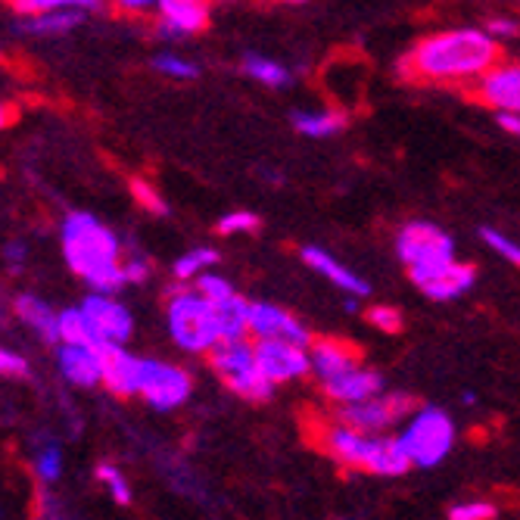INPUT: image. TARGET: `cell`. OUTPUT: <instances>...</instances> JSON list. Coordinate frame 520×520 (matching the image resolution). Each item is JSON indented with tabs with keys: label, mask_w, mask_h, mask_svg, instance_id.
<instances>
[{
	"label": "cell",
	"mask_w": 520,
	"mask_h": 520,
	"mask_svg": "<svg viewBox=\"0 0 520 520\" xmlns=\"http://www.w3.org/2000/svg\"><path fill=\"white\" fill-rule=\"evenodd\" d=\"M122 268H125V281H128V284H144V281L150 278L153 262H150L147 256H141L138 250H131V259L122 262Z\"/></svg>",
	"instance_id": "obj_38"
},
{
	"label": "cell",
	"mask_w": 520,
	"mask_h": 520,
	"mask_svg": "<svg viewBox=\"0 0 520 520\" xmlns=\"http://www.w3.org/2000/svg\"><path fill=\"white\" fill-rule=\"evenodd\" d=\"M383 383H387V380H383L380 371L359 368V371H352L346 377H337L331 383H321V390H324V396L331 399L337 408H343V405H359V402H368V399L380 396L383 393Z\"/></svg>",
	"instance_id": "obj_16"
},
{
	"label": "cell",
	"mask_w": 520,
	"mask_h": 520,
	"mask_svg": "<svg viewBox=\"0 0 520 520\" xmlns=\"http://www.w3.org/2000/svg\"><path fill=\"white\" fill-rule=\"evenodd\" d=\"M250 309H253V303H246V296H240V293H234L231 299L215 306L222 340H246V334H250Z\"/></svg>",
	"instance_id": "obj_24"
},
{
	"label": "cell",
	"mask_w": 520,
	"mask_h": 520,
	"mask_svg": "<svg viewBox=\"0 0 520 520\" xmlns=\"http://www.w3.org/2000/svg\"><path fill=\"white\" fill-rule=\"evenodd\" d=\"M365 318L383 334H402V327H405V315L396 306H371L365 312Z\"/></svg>",
	"instance_id": "obj_31"
},
{
	"label": "cell",
	"mask_w": 520,
	"mask_h": 520,
	"mask_svg": "<svg viewBox=\"0 0 520 520\" xmlns=\"http://www.w3.org/2000/svg\"><path fill=\"white\" fill-rule=\"evenodd\" d=\"M60 471H63V455H60V446L47 443V446L41 449V455H38V474H41V480H57Z\"/></svg>",
	"instance_id": "obj_37"
},
{
	"label": "cell",
	"mask_w": 520,
	"mask_h": 520,
	"mask_svg": "<svg viewBox=\"0 0 520 520\" xmlns=\"http://www.w3.org/2000/svg\"><path fill=\"white\" fill-rule=\"evenodd\" d=\"M66 262L78 278H85L94 293H119L125 281V268L119 259V237L100 225L88 212H72L63 225Z\"/></svg>",
	"instance_id": "obj_2"
},
{
	"label": "cell",
	"mask_w": 520,
	"mask_h": 520,
	"mask_svg": "<svg viewBox=\"0 0 520 520\" xmlns=\"http://www.w3.org/2000/svg\"><path fill=\"white\" fill-rule=\"evenodd\" d=\"M380 446H383V436H365V433L352 430L340 421L337 424H331V421L318 424V449L324 455H331L340 468L377 474Z\"/></svg>",
	"instance_id": "obj_8"
},
{
	"label": "cell",
	"mask_w": 520,
	"mask_h": 520,
	"mask_svg": "<svg viewBox=\"0 0 520 520\" xmlns=\"http://www.w3.org/2000/svg\"><path fill=\"white\" fill-rule=\"evenodd\" d=\"M474 94L480 103L496 109V113L520 116V63H499L477 81Z\"/></svg>",
	"instance_id": "obj_14"
},
{
	"label": "cell",
	"mask_w": 520,
	"mask_h": 520,
	"mask_svg": "<svg viewBox=\"0 0 520 520\" xmlns=\"http://www.w3.org/2000/svg\"><path fill=\"white\" fill-rule=\"evenodd\" d=\"M499 508L492 502H464L449 508V520H496Z\"/></svg>",
	"instance_id": "obj_35"
},
{
	"label": "cell",
	"mask_w": 520,
	"mask_h": 520,
	"mask_svg": "<svg viewBox=\"0 0 520 520\" xmlns=\"http://www.w3.org/2000/svg\"><path fill=\"white\" fill-rule=\"evenodd\" d=\"M78 22H81V10L66 7V10H53V13H44V16L25 19L22 29L29 32V35L47 38V35H66V32H72Z\"/></svg>",
	"instance_id": "obj_26"
},
{
	"label": "cell",
	"mask_w": 520,
	"mask_h": 520,
	"mask_svg": "<svg viewBox=\"0 0 520 520\" xmlns=\"http://www.w3.org/2000/svg\"><path fill=\"white\" fill-rule=\"evenodd\" d=\"M355 309H359V303H355V296H349L346 299V312H355Z\"/></svg>",
	"instance_id": "obj_45"
},
{
	"label": "cell",
	"mask_w": 520,
	"mask_h": 520,
	"mask_svg": "<svg viewBox=\"0 0 520 520\" xmlns=\"http://www.w3.org/2000/svg\"><path fill=\"white\" fill-rule=\"evenodd\" d=\"M97 477H100L103 483H109V489H113V499H116L119 505H131V486H128V480L122 477L119 468H113V464H97Z\"/></svg>",
	"instance_id": "obj_34"
},
{
	"label": "cell",
	"mask_w": 520,
	"mask_h": 520,
	"mask_svg": "<svg viewBox=\"0 0 520 520\" xmlns=\"http://www.w3.org/2000/svg\"><path fill=\"white\" fill-rule=\"evenodd\" d=\"M396 256L408 268V278L424 290L455 262V243L430 222H408L396 234Z\"/></svg>",
	"instance_id": "obj_3"
},
{
	"label": "cell",
	"mask_w": 520,
	"mask_h": 520,
	"mask_svg": "<svg viewBox=\"0 0 520 520\" xmlns=\"http://www.w3.org/2000/svg\"><path fill=\"white\" fill-rule=\"evenodd\" d=\"M194 393V380L178 365L156 362V359H141V390L156 412H172V408L184 405L187 396Z\"/></svg>",
	"instance_id": "obj_9"
},
{
	"label": "cell",
	"mask_w": 520,
	"mask_h": 520,
	"mask_svg": "<svg viewBox=\"0 0 520 520\" xmlns=\"http://www.w3.org/2000/svg\"><path fill=\"white\" fill-rule=\"evenodd\" d=\"M13 309H16V315L29 324V327H35L38 331V337L44 340V343H60L63 337H60V315H53V309L47 306V303H41L38 296H32V293H22V296H16V303H13Z\"/></svg>",
	"instance_id": "obj_20"
},
{
	"label": "cell",
	"mask_w": 520,
	"mask_h": 520,
	"mask_svg": "<svg viewBox=\"0 0 520 520\" xmlns=\"http://www.w3.org/2000/svg\"><path fill=\"white\" fill-rule=\"evenodd\" d=\"M415 468H436L455 446V424L443 408L424 405L399 436Z\"/></svg>",
	"instance_id": "obj_6"
},
{
	"label": "cell",
	"mask_w": 520,
	"mask_h": 520,
	"mask_svg": "<svg viewBox=\"0 0 520 520\" xmlns=\"http://www.w3.org/2000/svg\"><path fill=\"white\" fill-rule=\"evenodd\" d=\"M499 66V41L483 29H452L430 35L408 50L402 72L427 85H464Z\"/></svg>",
	"instance_id": "obj_1"
},
{
	"label": "cell",
	"mask_w": 520,
	"mask_h": 520,
	"mask_svg": "<svg viewBox=\"0 0 520 520\" xmlns=\"http://www.w3.org/2000/svg\"><path fill=\"white\" fill-rule=\"evenodd\" d=\"M60 337L69 346H88L94 355H100V349L109 346V340L97 331V327L91 324V318L81 309H66L60 315Z\"/></svg>",
	"instance_id": "obj_23"
},
{
	"label": "cell",
	"mask_w": 520,
	"mask_h": 520,
	"mask_svg": "<svg viewBox=\"0 0 520 520\" xmlns=\"http://www.w3.org/2000/svg\"><path fill=\"white\" fill-rule=\"evenodd\" d=\"M483 32H486L489 38H496V41H511V38L520 35V22H514V19H508V16H496V19H486Z\"/></svg>",
	"instance_id": "obj_39"
},
{
	"label": "cell",
	"mask_w": 520,
	"mask_h": 520,
	"mask_svg": "<svg viewBox=\"0 0 520 520\" xmlns=\"http://www.w3.org/2000/svg\"><path fill=\"white\" fill-rule=\"evenodd\" d=\"M100 365H103V383L106 390L113 396H138L141 390V359H134V355H128L122 346L109 343L100 349Z\"/></svg>",
	"instance_id": "obj_15"
},
{
	"label": "cell",
	"mask_w": 520,
	"mask_h": 520,
	"mask_svg": "<svg viewBox=\"0 0 520 520\" xmlns=\"http://www.w3.org/2000/svg\"><path fill=\"white\" fill-rule=\"evenodd\" d=\"M290 122L303 138L321 141V138H331V134L343 131L349 125V116L343 109H296V113H290Z\"/></svg>",
	"instance_id": "obj_19"
},
{
	"label": "cell",
	"mask_w": 520,
	"mask_h": 520,
	"mask_svg": "<svg viewBox=\"0 0 520 520\" xmlns=\"http://www.w3.org/2000/svg\"><path fill=\"white\" fill-rule=\"evenodd\" d=\"M496 122H499L502 131L514 134V138H520V116H514V113H496Z\"/></svg>",
	"instance_id": "obj_42"
},
{
	"label": "cell",
	"mask_w": 520,
	"mask_h": 520,
	"mask_svg": "<svg viewBox=\"0 0 520 520\" xmlns=\"http://www.w3.org/2000/svg\"><path fill=\"white\" fill-rule=\"evenodd\" d=\"M13 122V109L7 103H0V128H7Z\"/></svg>",
	"instance_id": "obj_44"
},
{
	"label": "cell",
	"mask_w": 520,
	"mask_h": 520,
	"mask_svg": "<svg viewBox=\"0 0 520 520\" xmlns=\"http://www.w3.org/2000/svg\"><path fill=\"white\" fill-rule=\"evenodd\" d=\"M299 259H303L309 268H315L318 275H324L331 284H337L346 296H371V284L365 278H359L355 271H349L346 265H340L331 253L321 250V246H303L299 250Z\"/></svg>",
	"instance_id": "obj_18"
},
{
	"label": "cell",
	"mask_w": 520,
	"mask_h": 520,
	"mask_svg": "<svg viewBox=\"0 0 520 520\" xmlns=\"http://www.w3.org/2000/svg\"><path fill=\"white\" fill-rule=\"evenodd\" d=\"M262 228V218L256 212H228L218 218V225H215V234H222V237H234V234H259Z\"/></svg>",
	"instance_id": "obj_29"
},
{
	"label": "cell",
	"mask_w": 520,
	"mask_h": 520,
	"mask_svg": "<svg viewBox=\"0 0 520 520\" xmlns=\"http://www.w3.org/2000/svg\"><path fill=\"white\" fill-rule=\"evenodd\" d=\"M156 10V35L166 41H181L206 29L212 16V0H156Z\"/></svg>",
	"instance_id": "obj_10"
},
{
	"label": "cell",
	"mask_w": 520,
	"mask_h": 520,
	"mask_svg": "<svg viewBox=\"0 0 520 520\" xmlns=\"http://www.w3.org/2000/svg\"><path fill=\"white\" fill-rule=\"evenodd\" d=\"M109 4L125 16H144L147 10H156V0H109Z\"/></svg>",
	"instance_id": "obj_41"
},
{
	"label": "cell",
	"mask_w": 520,
	"mask_h": 520,
	"mask_svg": "<svg viewBox=\"0 0 520 520\" xmlns=\"http://www.w3.org/2000/svg\"><path fill=\"white\" fill-rule=\"evenodd\" d=\"M218 259H222V256H218L215 250H209V246H197V250L184 253V256L172 265V275H175L178 281H190L194 275L200 278L203 271H206L209 265H215Z\"/></svg>",
	"instance_id": "obj_27"
},
{
	"label": "cell",
	"mask_w": 520,
	"mask_h": 520,
	"mask_svg": "<svg viewBox=\"0 0 520 520\" xmlns=\"http://www.w3.org/2000/svg\"><path fill=\"white\" fill-rule=\"evenodd\" d=\"M197 293H203L212 306H218V303H225V299H231L237 290L222 275H200L197 278Z\"/></svg>",
	"instance_id": "obj_33"
},
{
	"label": "cell",
	"mask_w": 520,
	"mask_h": 520,
	"mask_svg": "<svg viewBox=\"0 0 520 520\" xmlns=\"http://www.w3.org/2000/svg\"><path fill=\"white\" fill-rule=\"evenodd\" d=\"M243 72L250 75L253 81H259V85L265 88H275V91H284L293 85V72L278 63V60H268V57H259V53H246L243 57Z\"/></svg>",
	"instance_id": "obj_25"
},
{
	"label": "cell",
	"mask_w": 520,
	"mask_h": 520,
	"mask_svg": "<svg viewBox=\"0 0 520 520\" xmlns=\"http://www.w3.org/2000/svg\"><path fill=\"white\" fill-rule=\"evenodd\" d=\"M284 4H306V0H284Z\"/></svg>",
	"instance_id": "obj_46"
},
{
	"label": "cell",
	"mask_w": 520,
	"mask_h": 520,
	"mask_svg": "<svg viewBox=\"0 0 520 520\" xmlns=\"http://www.w3.org/2000/svg\"><path fill=\"white\" fill-rule=\"evenodd\" d=\"M250 334L256 340H284V343H296L303 349H309L315 343L312 331L303 321H296L287 309L271 306V303H253V309H250Z\"/></svg>",
	"instance_id": "obj_13"
},
{
	"label": "cell",
	"mask_w": 520,
	"mask_h": 520,
	"mask_svg": "<svg viewBox=\"0 0 520 520\" xmlns=\"http://www.w3.org/2000/svg\"><path fill=\"white\" fill-rule=\"evenodd\" d=\"M60 368L75 383V387H97L103 380V365L88 346H63L60 349Z\"/></svg>",
	"instance_id": "obj_21"
},
{
	"label": "cell",
	"mask_w": 520,
	"mask_h": 520,
	"mask_svg": "<svg viewBox=\"0 0 520 520\" xmlns=\"http://www.w3.org/2000/svg\"><path fill=\"white\" fill-rule=\"evenodd\" d=\"M480 237H483V243L492 246V250H496L505 262H511V265L520 268V243H514L511 237H505V234L496 231V228H480Z\"/></svg>",
	"instance_id": "obj_32"
},
{
	"label": "cell",
	"mask_w": 520,
	"mask_h": 520,
	"mask_svg": "<svg viewBox=\"0 0 520 520\" xmlns=\"http://www.w3.org/2000/svg\"><path fill=\"white\" fill-rule=\"evenodd\" d=\"M362 359V349L340 337H315V343L309 346V365L318 383H331L337 377L359 371Z\"/></svg>",
	"instance_id": "obj_12"
},
{
	"label": "cell",
	"mask_w": 520,
	"mask_h": 520,
	"mask_svg": "<svg viewBox=\"0 0 520 520\" xmlns=\"http://www.w3.org/2000/svg\"><path fill=\"white\" fill-rule=\"evenodd\" d=\"M169 331H172V340L187 352L209 355L218 343H222L215 306L203 293H197V287H190L187 293L169 299Z\"/></svg>",
	"instance_id": "obj_5"
},
{
	"label": "cell",
	"mask_w": 520,
	"mask_h": 520,
	"mask_svg": "<svg viewBox=\"0 0 520 520\" xmlns=\"http://www.w3.org/2000/svg\"><path fill=\"white\" fill-rule=\"evenodd\" d=\"M22 256H25V246H19V243H10V246H7V259H10V262H19Z\"/></svg>",
	"instance_id": "obj_43"
},
{
	"label": "cell",
	"mask_w": 520,
	"mask_h": 520,
	"mask_svg": "<svg viewBox=\"0 0 520 520\" xmlns=\"http://www.w3.org/2000/svg\"><path fill=\"white\" fill-rule=\"evenodd\" d=\"M256 362L275 387L312 374L309 349L296 343H284V340H256Z\"/></svg>",
	"instance_id": "obj_11"
},
{
	"label": "cell",
	"mask_w": 520,
	"mask_h": 520,
	"mask_svg": "<svg viewBox=\"0 0 520 520\" xmlns=\"http://www.w3.org/2000/svg\"><path fill=\"white\" fill-rule=\"evenodd\" d=\"M7 4L22 13V16H44V13H53V10H66L72 7V0H7Z\"/></svg>",
	"instance_id": "obj_36"
},
{
	"label": "cell",
	"mask_w": 520,
	"mask_h": 520,
	"mask_svg": "<svg viewBox=\"0 0 520 520\" xmlns=\"http://www.w3.org/2000/svg\"><path fill=\"white\" fill-rule=\"evenodd\" d=\"M128 187H131L134 203H138L141 209H147L150 215H169V203L162 200V194H159V190H156L150 181H144V178H131Z\"/></svg>",
	"instance_id": "obj_30"
},
{
	"label": "cell",
	"mask_w": 520,
	"mask_h": 520,
	"mask_svg": "<svg viewBox=\"0 0 520 520\" xmlns=\"http://www.w3.org/2000/svg\"><path fill=\"white\" fill-rule=\"evenodd\" d=\"M0 374L4 377H25L29 374V362H25L22 355L7 352L4 346H0Z\"/></svg>",
	"instance_id": "obj_40"
},
{
	"label": "cell",
	"mask_w": 520,
	"mask_h": 520,
	"mask_svg": "<svg viewBox=\"0 0 520 520\" xmlns=\"http://www.w3.org/2000/svg\"><path fill=\"white\" fill-rule=\"evenodd\" d=\"M418 412H421L418 396H412V393H380L368 402L337 408V421L365 433V436H377V433H383L387 427H393L405 418H415Z\"/></svg>",
	"instance_id": "obj_7"
},
{
	"label": "cell",
	"mask_w": 520,
	"mask_h": 520,
	"mask_svg": "<svg viewBox=\"0 0 520 520\" xmlns=\"http://www.w3.org/2000/svg\"><path fill=\"white\" fill-rule=\"evenodd\" d=\"M477 281V268L468 265V262H452L440 278L430 281L424 287V293L436 303H446V299H458L461 293H468Z\"/></svg>",
	"instance_id": "obj_22"
},
{
	"label": "cell",
	"mask_w": 520,
	"mask_h": 520,
	"mask_svg": "<svg viewBox=\"0 0 520 520\" xmlns=\"http://www.w3.org/2000/svg\"><path fill=\"white\" fill-rule=\"evenodd\" d=\"M81 312H85L91 318V324L97 327V331L109 340V343H125L134 331V324H131V315L125 306L113 303V299H106L100 293L88 296L85 299V306H81Z\"/></svg>",
	"instance_id": "obj_17"
},
{
	"label": "cell",
	"mask_w": 520,
	"mask_h": 520,
	"mask_svg": "<svg viewBox=\"0 0 520 520\" xmlns=\"http://www.w3.org/2000/svg\"><path fill=\"white\" fill-rule=\"evenodd\" d=\"M153 69L159 75L178 78V81H194L200 75V66L184 60V57H178V53H159V57H153Z\"/></svg>",
	"instance_id": "obj_28"
},
{
	"label": "cell",
	"mask_w": 520,
	"mask_h": 520,
	"mask_svg": "<svg viewBox=\"0 0 520 520\" xmlns=\"http://www.w3.org/2000/svg\"><path fill=\"white\" fill-rule=\"evenodd\" d=\"M206 359L215 377L222 380L234 396L246 402H268L275 396V383L262 374L256 362V346H250L246 340H222Z\"/></svg>",
	"instance_id": "obj_4"
}]
</instances>
